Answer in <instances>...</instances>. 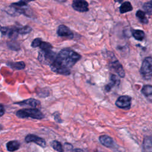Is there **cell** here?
<instances>
[{
	"instance_id": "obj_13",
	"label": "cell",
	"mask_w": 152,
	"mask_h": 152,
	"mask_svg": "<svg viewBox=\"0 0 152 152\" xmlns=\"http://www.w3.org/2000/svg\"><path fill=\"white\" fill-rule=\"evenodd\" d=\"M110 79V82L109 84H107L105 87V90H106V91H110V90L113 87H115V86H118L120 84V80L117 76H116L114 74L111 75Z\"/></svg>"
},
{
	"instance_id": "obj_6",
	"label": "cell",
	"mask_w": 152,
	"mask_h": 152,
	"mask_svg": "<svg viewBox=\"0 0 152 152\" xmlns=\"http://www.w3.org/2000/svg\"><path fill=\"white\" fill-rule=\"evenodd\" d=\"M109 66L110 68H112L113 70L115 71L117 74L121 77H124L125 75V71L123 68L122 65L119 62V61L116 58L115 55L112 58V59L110 61Z\"/></svg>"
},
{
	"instance_id": "obj_22",
	"label": "cell",
	"mask_w": 152,
	"mask_h": 152,
	"mask_svg": "<svg viewBox=\"0 0 152 152\" xmlns=\"http://www.w3.org/2000/svg\"><path fill=\"white\" fill-rule=\"evenodd\" d=\"M32 28L28 26H25L21 27H17V33L20 34H28L31 32Z\"/></svg>"
},
{
	"instance_id": "obj_8",
	"label": "cell",
	"mask_w": 152,
	"mask_h": 152,
	"mask_svg": "<svg viewBox=\"0 0 152 152\" xmlns=\"http://www.w3.org/2000/svg\"><path fill=\"white\" fill-rule=\"evenodd\" d=\"M56 33L60 37H66L70 39L74 37L73 32L64 24H61L58 26Z\"/></svg>"
},
{
	"instance_id": "obj_24",
	"label": "cell",
	"mask_w": 152,
	"mask_h": 152,
	"mask_svg": "<svg viewBox=\"0 0 152 152\" xmlns=\"http://www.w3.org/2000/svg\"><path fill=\"white\" fill-rule=\"evenodd\" d=\"M42 41V40L41 39H40V38H36V39H34L32 41V42L31 43V46L32 48H37V47L39 46V45H40V44Z\"/></svg>"
},
{
	"instance_id": "obj_2",
	"label": "cell",
	"mask_w": 152,
	"mask_h": 152,
	"mask_svg": "<svg viewBox=\"0 0 152 152\" xmlns=\"http://www.w3.org/2000/svg\"><path fill=\"white\" fill-rule=\"evenodd\" d=\"M16 115L20 118H31L35 119H42L45 116L43 113L39 109L36 108L20 109L17 111Z\"/></svg>"
},
{
	"instance_id": "obj_26",
	"label": "cell",
	"mask_w": 152,
	"mask_h": 152,
	"mask_svg": "<svg viewBox=\"0 0 152 152\" xmlns=\"http://www.w3.org/2000/svg\"><path fill=\"white\" fill-rule=\"evenodd\" d=\"M72 152H84V151L81 149V148H75L72 150Z\"/></svg>"
},
{
	"instance_id": "obj_25",
	"label": "cell",
	"mask_w": 152,
	"mask_h": 152,
	"mask_svg": "<svg viewBox=\"0 0 152 152\" xmlns=\"http://www.w3.org/2000/svg\"><path fill=\"white\" fill-rule=\"evenodd\" d=\"M5 112V109L2 104H0V116H2L4 114Z\"/></svg>"
},
{
	"instance_id": "obj_1",
	"label": "cell",
	"mask_w": 152,
	"mask_h": 152,
	"mask_svg": "<svg viewBox=\"0 0 152 152\" xmlns=\"http://www.w3.org/2000/svg\"><path fill=\"white\" fill-rule=\"evenodd\" d=\"M81 58V56L69 48H64L56 55L54 61L50 65V69L57 74L68 75L70 69Z\"/></svg>"
},
{
	"instance_id": "obj_15",
	"label": "cell",
	"mask_w": 152,
	"mask_h": 152,
	"mask_svg": "<svg viewBox=\"0 0 152 152\" xmlns=\"http://www.w3.org/2000/svg\"><path fill=\"white\" fill-rule=\"evenodd\" d=\"M135 15L137 18L138 19V20L142 24H148V18L146 16L145 13L144 11L142 10H138L136 12Z\"/></svg>"
},
{
	"instance_id": "obj_5",
	"label": "cell",
	"mask_w": 152,
	"mask_h": 152,
	"mask_svg": "<svg viewBox=\"0 0 152 152\" xmlns=\"http://www.w3.org/2000/svg\"><path fill=\"white\" fill-rule=\"evenodd\" d=\"M131 97L128 95L121 96L117 99L115 104L119 108L128 110L131 107Z\"/></svg>"
},
{
	"instance_id": "obj_9",
	"label": "cell",
	"mask_w": 152,
	"mask_h": 152,
	"mask_svg": "<svg viewBox=\"0 0 152 152\" xmlns=\"http://www.w3.org/2000/svg\"><path fill=\"white\" fill-rule=\"evenodd\" d=\"M25 141L26 142H34L36 144L39 145L42 147H45L46 145V143L45 140L36 135L34 134H28L25 138Z\"/></svg>"
},
{
	"instance_id": "obj_12",
	"label": "cell",
	"mask_w": 152,
	"mask_h": 152,
	"mask_svg": "<svg viewBox=\"0 0 152 152\" xmlns=\"http://www.w3.org/2000/svg\"><path fill=\"white\" fill-rule=\"evenodd\" d=\"M15 103L18 104L20 106H30L31 107H36L40 104V102L38 100H36V99H34L33 98H30V99H28L24 100L21 102H17Z\"/></svg>"
},
{
	"instance_id": "obj_21",
	"label": "cell",
	"mask_w": 152,
	"mask_h": 152,
	"mask_svg": "<svg viewBox=\"0 0 152 152\" xmlns=\"http://www.w3.org/2000/svg\"><path fill=\"white\" fill-rule=\"evenodd\" d=\"M144 10L145 11V13L146 12L148 15H151L152 14V1H149L144 4L142 7Z\"/></svg>"
},
{
	"instance_id": "obj_18",
	"label": "cell",
	"mask_w": 152,
	"mask_h": 152,
	"mask_svg": "<svg viewBox=\"0 0 152 152\" xmlns=\"http://www.w3.org/2000/svg\"><path fill=\"white\" fill-rule=\"evenodd\" d=\"M7 65L12 69H23L25 68V63L23 61L20 62H9Z\"/></svg>"
},
{
	"instance_id": "obj_23",
	"label": "cell",
	"mask_w": 152,
	"mask_h": 152,
	"mask_svg": "<svg viewBox=\"0 0 152 152\" xmlns=\"http://www.w3.org/2000/svg\"><path fill=\"white\" fill-rule=\"evenodd\" d=\"M39 47L40 48V50H42L52 49V48H53L52 45L50 43L44 42V41L41 42Z\"/></svg>"
},
{
	"instance_id": "obj_10",
	"label": "cell",
	"mask_w": 152,
	"mask_h": 152,
	"mask_svg": "<svg viewBox=\"0 0 152 152\" xmlns=\"http://www.w3.org/2000/svg\"><path fill=\"white\" fill-rule=\"evenodd\" d=\"M100 143L108 148H112L114 146V141L109 136L107 135H100L99 138Z\"/></svg>"
},
{
	"instance_id": "obj_14",
	"label": "cell",
	"mask_w": 152,
	"mask_h": 152,
	"mask_svg": "<svg viewBox=\"0 0 152 152\" xmlns=\"http://www.w3.org/2000/svg\"><path fill=\"white\" fill-rule=\"evenodd\" d=\"M133 9L132 4L129 1H125L122 2L119 7V11L121 14H124L131 11Z\"/></svg>"
},
{
	"instance_id": "obj_19",
	"label": "cell",
	"mask_w": 152,
	"mask_h": 152,
	"mask_svg": "<svg viewBox=\"0 0 152 152\" xmlns=\"http://www.w3.org/2000/svg\"><path fill=\"white\" fill-rule=\"evenodd\" d=\"M141 93L145 97H150V99H151V96L152 94V86L151 85L144 86L141 89Z\"/></svg>"
},
{
	"instance_id": "obj_16",
	"label": "cell",
	"mask_w": 152,
	"mask_h": 152,
	"mask_svg": "<svg viewBox=\"0 0 152 152\" xmlns=\"http://www.w3.org/2000/svg\"><path fill=\"white\" fill-rule=\"evenodd\" d=\"M20 144L18 141L14 140L9 141L7 144V148L9 151H14L20 148Z\"/></svg>"
},
{
	"instance_id": "obj_3",
	"label": "cell",
	"mask_w": 152,
	"mask_h": 152,
	"mask_svg": "<svg viewBox=\"0 0 152 152\" xmlns=\"http://www.w3.org/2000/svg\"><path fill=\"white\" fill-rule=\"evenodd\" d=\"M140 72L144 80H151L152 76V58L151 56L146 57L143 60Z\"/></svg>"
},
{
	"instance_id": "obj_4",
	"label": "cell",
	"mask_w": 152,
	"mask_h": 152,
	"mask_svg": "<svg viewBox=\"0 0 152 152\" xmlns=\"http://www.w3.org/2000/svg\"><path fill=\"white\" fill-rule=\"evenodd\" d=\"M56 55L57 53L53 52L52 49L44 50H40L39 52L37 59L40 62L50 66L56 58Z\"/></svg>"
},
{
	"instance_id": "obj_20",
	"label": "cell",
	"mask_w": 152,
	"mask_h": 152,
	"mask_svg": "<svg viewBox=\"0 0 152 152\" xmlns=\"http://www.w3.org/2000/svg\"><path fill=\"white\" fill-rule=\"evenodd\" d=\"M50 145L54 150H55L56 151H57L58 152H64V151L62 145L58 141H56V140L52 141V142H50Z\"/></svg>"
},
{
	"instance_id": "obj_11",
	"label": "cell",
	"mask_w": 152,
	"mask_h": 152,
	"mask_svg": "<svg viewBox=\"0 0 152 152\" xmlns=\"http://www.w3.org/2000/svg\"><path fill=\"white\" fill-rule=\"evenodd\" d=\"M142 152H152V140L151 136L144 138L142 144Z\"/></svg>"
},
{
	"instance_id": "obj_27",
	"label": "cell",
	"mask_w": 152,
	"mask_h": 152,
	"mask_svg": "<svg viewBox=\"0 0 152 152\" xmlns=\"http://www.w3.org/2000/svg\"><path fill=\"white\" fill-rule=\"evenodd\" d=\"M1 128H2V127H1V125H0V129H1Z\"/></svg>"
},
{
	"instance_id": "obj_7",
	"label": "cell",
	"mask_w": 152,
	"mask_h": 152,
	"mask_svg": "<svg viewBox=\"0 0 152 152\" xmlns=\"http://www.w3.org/2000/svg\"><path fill=\"white\" fill-rule=\"evenodd\" d=\"M72 7L77 11L84 12L88 11V3L84 0H74L72 3Z\"/></svg>"
},
{
	"instance_id": "obj_17",
	"label": "cell",
	"mask_w": 152,
	"mask_h": 152,
	"mask_svg": "<svg viewBox=\"0 0 152 152\" xmlns=\"http://www.w3.org/2000/svg\"><path fill=\"white\" fill-rule=\"evenodd\" d=\"M132 35L135 39L141 41L145 37V33L141 30H133L132 31Z\"/></svg>"
}]
</instances>
